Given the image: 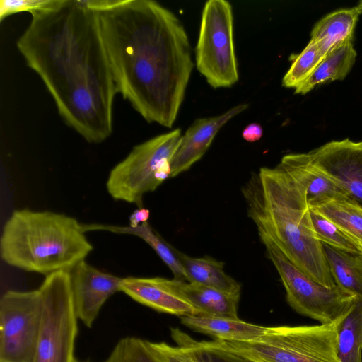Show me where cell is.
Returning a JSON list of instances; mask_svg holds the SVG:
<instances>
[{
  "label": "cell",
  "instance_id": "6da1fadb",
  "mask_svg": "<svg viewBox=\"0 0 362 362\" xmlns=\"http://www.w3.org/2000/svg\"><path fill=\"white\" fill-rule=\"evenodd\" d=\"M31 16L19 52L66 124L89 143L105 141L117 91L95 10L87 0H57Z\"/></svg>",
  "mask_w": 362,
  "mask_h": 362
},
{
  "label": "cell",
  "instance_id": "7a4b0ae2",
  "mask_svg": "<svg viewBox=\"0 0 362 362\" xmlns=\"http://www.w3.org/2000/svg\"><path fill=\"white\" fill-rule=\"evenodd\" d=\"M117 93L149 123L172 128L193 69L180 19L152 0H87Z\"/></svg>",
  "mask_w": 362,
  "mask_h": 362
},
{
  "label": "cell",
  "instance_id": "3957f363",
  "mask_svg": "<svg viewBox=\"0 0 362 362\" xmlns=\"http://www.w3.org/2000/svg\"><path fill=\"white\" fill-rule=\"evenodd\" d=\"M261 239L320 284L336 286L310 217L306 189L279 164L253 173L241 188Z\"/></svg>",
  "mask_w": 362,
  "mask_h": 362
},
{
  "label": "cell",
  "instance_id": "277c9868",
  "mask_svg": "<svg viewBox=\"0 0 362 362\" xmlns=\"http://www.w3.org/2000/svg\"><path fill=\"white\" fill-rule=\"evenodd\" d=\"M93 249L81 223L50 211L15 210L0 239L1 257L7 264L45 276L69 272Z\"/></svg>",
  "mask_w": 362,
  "mask_h": 362
},
{
  "label": "cell",
  "instance_id": "5b68a950",
  "mask_svg": "<svg viewBox=\"0 0 362 362\" xmlns=\"http://www.w3.org/2000/svg\"><path fill=\"white\" fill-rule=\"evenodd\" d=\"M181 139L180 129H175L134 146L109 173L106 187L112 198L143 207L144 195L170 177Z\"/></svg>",
  "mask_w": 362,
  "mask_h": 362
},
{
  "label": "cell",
  "instance_id": "8992f818",
  "mask_svg": "<svg viewBox=\"0 0 362 362\" xmlns=\"http://www.w3.org/2000/svg\"><path fill=\"white\" fill-rule=\"evenodd\" d=\"M221 341L261 362H340L336 324L269 327L253 341Z\"/></svg>",
  "mask_w": 362,
  "mask_h": 362
},
{
  "label": "cell",
  "instance_id": "52a82bcc",
  "mask_svg": "<svg viewBox=\"0 0 362 362\" xmlns=\"http://www.w3.org/2000/svg\"><path fill=\"white\" fill-rule=\"evenodd\" d=\"M261 240L280 276L288 303L298 313L321 324L337 325L358 300L337 285L327 287L320 284L288 260L274 243Z\"/></svg>",
  "mask_w": 362,
  "mask_h": 362
},
{
  "label": "cell",
  "instance_id": "ba28073f",
  "mask_svg": "<svg viewBox=\"0 0 362 362\" xmlns=\"http://www.w3.org/2000/svg\"><path fill=\"white\" fill-rule=\"evenodd\" d=\"M195 51L197 69L212 88H229L238 81L233 13L228 1L205 3Z\"/></svg>",
  "mask_w": 362,
  "mask_h": 362
},
{
  "label": "cell",
  "instance_id": "9c48e42d",
  "mask_svg": "<svg viewBox=\"0 0 362 362\" xmlns=\"http://www.w3.org/2000/svg\"><path fill=\"white\" fill-rule=\"evenodd\" d=\"M39 288L44 310L33 362H73L78 329L69 272L59 271L45 276Z\"/></svg>",
  "mask_w": 362,
  "mask_h": 362
},
{
  "label": "cell",
  "instance_id": "30bf717a",
  "mask_svg": "<svg viewBox=\"0 0 362 362\" xmlns=\"http://www.w3.org/2000/svg\"><path fill=\"white\" fill-rule=\"evenodd\" d=\"M44 300L40 288L6 291L0 299V362H33Z\"/></svg>",
  "mask_w": 362,
  "mask_h": 362
},
{
  "label": "cell",
  "instance_id": "8fae6325",
  "mask_svg": "<svg viewBox=\"0 0 362 362\" xmlns=\"http://www.w3.org/2000/svg\"><path fill=\"white\" fill-rule=\"evenodd\" d=\"M312 163L362 206V141H333L308 153Z\"/></svg>",
  "mask_w": 362,
  "mask_h": 362
},
{
  "label": "cell",
  "instance_id": "7c38bea8",
  "mask_svg": "<svg viewBox=\"0 0 362 362\" xmlns=\"http://www.w3.org/2000/svg\"><path fill=\"white\" fill-rule=\"evenodd\" d=\"M69 273L75 314L85 326L91 328L104 303L120 291L124 278L103 272L85 260Z\"/></svg>",
  "mask_w": 362,
  "mask_h": 362
},
{
  "label": "cell",
  "instance_id": "4fadbf2b",
  "mask_svg": "<svg viewBox=\"0 0 362 362\" xmlns=\"http://www.w3.org/2000/svg\"><path fill=\"white\" fill-rule=\"evenodd\" d=\"M247 107V104H240L221 115L194 120L182 136L180 145L170 161V177L187 170L202 158L218 131Z\"/></svg>",
  "mask_w": 362,
  "mask_h": 362
},
{
  "label": "cell",
  "instance_id": "5bb4252c",
  "mask_svg": "<svg viewBox=\"0 0 362 362\" xmlns=\"http://www.w3.org/2000/svg\"><path fill=\"white\" fill-rule=\"evenodd\" d=\"M120 291L134 300L158 312L181 317L200 315L197 309L174 293L170 279L163 277H124Z\"/></svg>",
  "mask_w": 362,
  "mask_h": 362
},
{
  "label": "cell",
  "instance_id": "9a60e30c",
  "mask_svg": "<svg viewBox=\"0 0 362 362\" xmlns=\"http://www.w3.org/2000/svg\"><path fill=\"white\" fill-rule=\"evenodd\" d=\"M279 165L306 189L310 207L332 199H349L335 182L312 163L308 153L285 155Z\"/></svg>",
  "mask_w": 362,
  "mask_h": 362
},
{
  "label": "cell",
  "instance_id": "2e32d148",
  "mask_svg": "<svg viewBox=\"0 0 362 362\" xmlns=\"http://www.w3.org/2000/svg\"><path fill=\"white\" fill-rule=\"evenodd\" d=\"M170 286L174 293L197 309L200 315L238 319L240 295L175 279H170Z\"/></svg>",
  "mask_w": 362,
  "mask_h": 362
},
{
  "label": "cell",
  "instance_id": "e0dca14e",
  "mask_svg": "<svg viewBox=\"0 0 362 362\" xmlns=\"http://www.w3.org/2000/svg\"><path fill=\"white\" fill-rule=\"evenodd\" d=\"M181 322L190 329L223 341H247L265 334L267 327L253 325L238 319L202 315L180 317Z\"/></svg>",
  "mask_w": 362,
  "mask_h": 362
},
{
  "label": "cell",
  "instance_id": "ac0fdd59",
  "mask_svg": "<svg viewBox=\"0 0 362 362\" xmlns=\"http://www.w3.org/2000/svg\"><path fill=\"white\" fill-rule=\"evenodd\" d=\"M175 253L185 270L187 282L240 295L241 285L225 272L223 262L210 257H189L177 250Z\"/></svg>",
  "mask_w": 362,
  "mask_h": 362
},
{
  "label": "cell",
  "instance_id": "d6986e66",
  "mask_svg": "<svg viewBox=\"0 0 362 362\" xmlns=\"http://www.w3.org/2000/svg\"><path fill=\"white\" fill-rule=\"evenodd\" d=\"M83 232L105 230L119 234L132 235L145 241L157 253L174 274V279L187 281L185 270L180 262L175 249L168 245L149 225L144 223L136 227L99 223H81Z\"/></svg>",
  "mask_w": 362,
  "mask_h": 362
},
{
  "label": "cell",
  "instance_id": "ffe728a7",
  "mask_svg": "<svg viewBox=\"0 0 362 362\" xmlns=\"http://www.w3.org/2000/svg\"><path fill=\"white\" fill-rule=\"evenodd\" d=\"M359 15L356 7L344 8L317 22L311 32V40L317 43L324 57L337 45L352 40Z\"/></svg>",
  "mask_w": 362,
  "mask_h": 362
},
{
  "label": "cell",
  "instance_id": "44dd1931",
  "mask_svg": "<svg viewBox=\"0 0 362 362\" xmlns=\"http://www.w3.org/2000/svg\"><path fill=\"white\" fill-rule=\"evenodd\" d=\"M324 254L335 284L362 300V253H354L322 243Z\"/></svg>",
  "mask_w": 362,
  "mask_h": 362
},
{
  "label": "cell",
  "instance_id": "7402d4cb",
  "mask_svg": "<svg viewBox=\"0 0 362 362\" xmlns=\"http://www.w3.org/2000/svg\"><path fill=\"white\" fill-rule=\"evenodd\" d=\"M356 57L352 40L337 45L322 59L308 79L295 90V93L304 95L316 86L344 79L351 71Z\"/></svg>",
  "mask_w": 362,
  "mask_h": 362
},
{
  "label": "cell",
  "instance_id": "603a6c76",
  "mask_svg": "<svg viewBox=\"0 0 362 362\" xmlns=\"http://www.w3.org/2000/svg\"><path fill=\"white\" fill-rule=\"evenodd\" d=\"M171 337L196 362H261L218 340L197 341L177 328Z\"/></svg>",
  "mask_w": 362,
  "mask_h": 362
},
{
  "label": "cell",
  "instance_id": "cb8c5ba5",
  "mask_svg": "<svg viewBox=\"0 0 362 362\" xmlns=\"http://www.w3.org/2000/svg\"><path fill=\"white\" fill-rule=\"evenodd\" d=\"M334 223L362 250V206L348 198L310 207Z\"/></svg>",
  "mask_w": 362,
  "mask_h": 362
},
{
  "label": "cell",
  "instance_id": "d4e9b609",
  "mask_svg": "<svg viewBox=\"0 0 362 362\" xmlns=\"http://www.w3.org/2000/svg\"><path fill=\"white\" fill-rule=\"evenodd\" d=\"M337 350L340 362H362V300L339 322Z\"/></svg>",
  "mask_w": 362,
  "mask_h": 362
},
{
  "label": "cell",
  "instance_id": "484cf974",
  "mask_svg": "<svg viewBox=\"0 0 362 362\" xmlns=\"http://www.w3.org/2000/svg\"><path fill=\"white\" fill-rule=\"evenodd\" d=\"M324 57L317 43L310 40L303 50L293 57L283 77L282 86L296 90L313 74Z\"/></svg>",
  "mask_w": 362,
  "mask_h": 362
},
{
  "label": "cell",
  "instance_id": "4316f807",
  "mask_svg": "<svg viewBox=\"0 0 362 362\" xmlns=\"http://www.w3.org/2000/svg\"><path fill=\"white\" fill-rule=\"evenodd\" d=\"M310 217L315 235L322 243L351 252L362 253L359 246L326 217L312 209Z\"/></svg>",
  "mask_w": 362,
  "mask_h": 362
},
{
  "label": "cell",
  "instance_id": "83f0119b",
  "mask_svg": "<svg viewBox=\"0 0 362 362\" xmlns=\"http://www.w3.org/2000/svg\"><path fill=\"white\" fill-rule=\"evenodd\" d=\"M110 354L115 362H164L147 340L134 337L119 339Z\"/></svg>",
  "mask_w": 362,
  "mask_h": 362
},
{
  "label": "cell",
  "instance_id": "f1b7e54d",
  "mask_svg": "<svg viewBox=\"0 0 362 362\" xmlns=\"http://www.w3.org/2000/svg\"><path fill=\"white\" fill-rule=\"evenodd\" d=\"M57 0H1L0 21L10 15L29 12L30 14L53 6Z\"/></svg>",
  "mask_w": 362,
  "mask_h": 362
},
{
  "label": "cell",
  "instance_id": "f546056e",
  "mask_svg": "<svg viewBox=\"0 0 362 362\" xmlns=\"http://www.w3.org/2000/svg\"><path fill=\"white\" fill-rule=\"evenodd\" d=\"M148 343L164 362H196L181 346H173L165 342L148 341Z\"/></svg>",
  "mask_w": 362,
  "mask_h": 362
},
{
  "label": "cell",
  "instance_id": "4dcf8cb0",
  "mask_svg": "<svg viewBox=\"0 0 362 362\" xmlns=\"http://www.w3.org/2000/svg\"><path fill=\"white\" fill-rule=\"evenodd\" d=\"M262 134V127L258 123L249 124L242 132L243 139L248 142H255L259 140Z\"/></svg>",
  "mask_w": 362,
  "mask_h": 362
},
{
  "label": "cell",
  "instance_id": "1f68e13d",
  "mask_svg": "<svg viewBox=\"0 0 362 362\" xmlns=\"http://www.w3.org/2000/svg\"><path fill=\"white\" fill-rule=\"evenodd\" d=\"M150 211L144 207L135 209L129 218V226L136 227L144 223L148 222Z\"/></svg>",
  "mask_w": 362,
  "mask_h": 362
},
{
  "label": "cell",
  "instance_id": "d6a6232c",
  "mask_svg": "<svg viewBox=\"0 0 362 362\" xmlns=\"http://www.w3.org/2000/svg\"><path fill=\"white\" fill-rule=\"evenodd\" d=\"M73 362H88V361H81L75 358L74 359ZM103 362H115V358H114L113 356L110 354L109 357L105 361H104Z\"/></svg>",
  "mask_w": 362,
  "mask_h": 362
},
{
  "label": "cell",
  "instance_id": "836d02e7",
  "mask_svg": "<svg viewBox=\"0 0 362 362\" xmlns=\"http://www.w3.org/2000/svg\"><path fill=\"white\" fill-rule=\"evenodd\" d=\"M359 14H362V1H360L356 6H355Z\"/></svg>",
  "mask_w": 362,
  "mask_h": 362
}]
</instances>
